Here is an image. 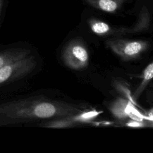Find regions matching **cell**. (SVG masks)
Segmentation results:
<instances>
[{"label": "cell", "instance_id": "cell-6", "mask_svg": "<svg viewBox=\"0 0 153 153\" xmlns=\"http://www.w3.org/2000/svg\"><path fill=\"white\" fill-rule=\"evenodd\" d=\"M126 0H85V2L97 9L106 13H115Z\"/></svg>", "mask_w": 153, "mask_h": 153}, {"label": "cell", "instance_id": "cell-2", "mask_svg": "<svg viewBox=\"0 0 153 153\" xmlns=\"http://www.w3.org/2000/svg\"><path fill=\"white\" fill-rule=\"evenodd\" d=\"M41 67L36 53L9 63L0 69V87L34 75Z\"/></svg>", "mask_w": 153, "mask_h": 153}, {"label": "cell", "instance_id": "cell-3", "mask_svg": "<svg viewBox=\"0 0 153 153\" xmlns=\"http://www.w3.org/2000/svg\"><path fill=\"white\" fill-rule=\"evenodd\" d=\"M62 57L64 63L73 69L85 68L89 59L87 49L82 42L76 40L70 42L65 46Z\"/></svg>", "mask_w": 153, "mask_h": 153}, {"label": "cell", "instance_id": "cell-12", "mask_svg": "<svg viewBox=\"0 0 153 153\" xmlns=\"http://www.w3.org/2000/svg\"><path fill=\"white\" fill-rule=\"evenodd\" d=\"M148 119V120H149L152 124H153V108H152L148 112V117H146V119Z\"/></svg>", "mask_w": 153, "mask_h": 153}, {"label": "cell", "instance_id": "cell-7", "mask_svg": "<svg viewBox=\"0 0 153 153\" xmlns=\"http://www.w3.org/2000/svg\"><path fill=\"white\" fill-rule=\"evenodd\" d=\"M130 101L120 98L116 100L110 107V110L112 114L117 118L125 119L127 117L126 114V108Z\"/></svg>", "mask_w": 153, "mask_h": 153}, {"label": "cell", "instance_id": "cell-1", "mask_svg": "<svg viewBox=\"0 0 153 153\" xmlns=\"http://www.w3.org/2000/svg\"><path fill=\"white\" fill-rule=\"evenodd\" d=\"M65 112L61 104L41 93L0 104V126L39 123L53 119Z\"/></svg>", "mask_w": 153, "mask_h": 153}, {"label": "cell", "instance_id": "cell-13", "mask_svg": "<svg viewBox=\"0 0 153 153\" xmlns=\"http://www.w3.org/2000/svg\"><path fill=\"white\" fill-rule=\"evenodd\" d=\"M4 0H0V19H1V12L2 9V5H3Z\"/></svg>", "mask_w": 153, "mask_h": 153}, {"label": "cell", "instance_id": "cell-9", "mask_svg": "<svg viewBox=\"0 0 153 153\" xmlns=\"http://www.w3.org/2000/svg\"><path fill=\"white\" fill-rule=\"evenodd\" d=\"M126 111L127 117H128L131 120L138 121H143V120L146 118V117H144L143 115L140 112L139 110H137L130 102H128Z\"/></svg>", "mask_w": 153, "mask_h": 153}, {"label": "cell", "instance_id": "cell-11", "mask_svg": "<svg viewBox=\"0 0 153 153\" xmlns=\"http://www.w3.org/2000/svg\"><path fill=\"white\" fill-rule=\"evenodd\" d=\"M126 126L131 127H142L145 125L142 121H138L131 120L130 121L126 123Z\"/></svg>", "mask_w": 153, "mask_h": 153}, {"label": "cell", "instance_id": "cell-10", "mask_svg": "<svg viewBox=\"0 0 153 153\" xmlns=\"http://www.w3.org/2000/svg\"><path fill=\"white\" fill-rule=\"evenodd\" d=\"M143 82L142 85L153 78V62L149 64L143 72Z\"/></svg>", "mask_w": 153, "mask_h": 153}, {"label": "cell", "instance_id": "cell-4", "mask_svg": "<svg viewBox=\"0 0 153 153\" xmlns=\"http://www.w3.org/2000/svg\"><path fill=\"white\" fill-rule=\"evenodd\" d=\"M33 53V48L24 43L11 44L0 47V69Z\"/></svg>", "mask_w": 153, "mask_h": 153}, {"label": "cell", "instance_id": "cell-8", "mask_svg": "<svg viewBox=\"0 0 153 153\" xmlns=\"http://www.w3.org/2000/svg\"><path fill=\"white\" fill-rule=\"evenodd\" d=\"M88 23L92 32L97 35L106 34L111 30V27L108 23L100 20L91 19L89 20Z\"/></svg>", "mask_w": 153, "mask_h": 153}, {"label": "cell", "instance_id": "cell-5", "mask_svg": "<svg viewBox=\"0 0 153 153\" xmlns=\"http://www.w3.org/2000/svg\"><path fill=\"white\" fill-rule=\"evenodd\" d=\"M111 48L124 59H131L139 56L146 47V43L140 41L112 42Z\"/></svg>", "mask_w": 153, "mask_h": 153}]
</instances>
